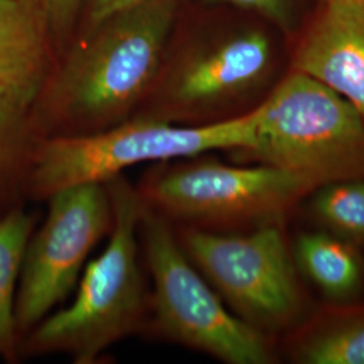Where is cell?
<instances>
[{"mask_svg":"<svg viewBox=\"0 0 364 364\" xmlns=\"http://www.w3.org/2000/svg\"><path fill=\"white\" fill-rule=\"evenodd\" d=\"M176 0H147L112 15L68 55L34 102L37 138L107 130L129 119L162 68Z\"/></svg>","mask_w":364,"mask_h":364,"instance_id":"cell-1","label":"cell"},{"mask_svg":"<svg viewBox=\"0 0 364 364\" xmlns=\"http://www.w3.org/2000/svg\"><path fill=\"white\" fill-rule=\"evenodd\" d=\"M114 221L105 251L88 263L69 306L50 313L28 333L30 355L65 353L93 364L111 346L146 329L150 290L142 270V201L123 176L107 182Z\"/></svg>","mask_w":364,"mask_h":364,"instance_id":"cell-2","label":"cell"},{"mask_svg":"<svg viewBox=\"0 0 364 364\" xmlns=\"http://www.w3.org/2000/svg\"><path fill=\"white\" fill-rule=\"evenodd\" d=\"M259 105L220 122L185 126L156 117H134L107 130L41 138L33 147L23 191L48 200L81 183H105L135 165L225 151L234 154L254 144Z\"/></svg>","mask_w":364,"mask_h":364,"instance_id":"cell-3","label":"cell"},{"mask_svg":"<svg viewBox=\"0 0 364 364\" xmlns=\"http://www.w3.org/2000/svg\"><path fill=\"white\" fill-rule=\"evenodd\" d=\"M231 156L282 170L313 189L364 177V117L323 82L289 69L259 105L254 144Z\"/></svg>","mask_w":364,"mask_h":364,"instance_id":"cell-4","label":"cell"},{"mask_svg":"<svg viewBox=\"0 0 364 364\" xmlns=\"http://www.w3.org/2000/svg\"><path fill=\"white\" fill-rule=\"evenodd\" d=\"M154 165L135 189L144 207L174 227L237 232L289 221L313 189L282 170L209 154Z\"/></svg>","mask_w":364,"mask_h":364,"instance_id":"cell-5","label":"cell"},{"mask_svg":"<svg viewBox=\"0 0 364 364\" xmlns=\"http://www.w3.org/2000/svg\"><path fill=\"white\" fill-rule=\"evenodd\" d=\"M139 240L151 278L146 328L221 363L281 362L279 338L237 317L186 257L174 227L144 204Z\"/></svg>","mask_w":364,"mask_h":364,"instance_id":"cell-6","label":"cell"},{"mask_svg":"<svg viewBox=\"0 0 364 364\" xmlns=\"http://www.w3.org/2000/svg\"><path fill=\"white\" fill-rule=\"evenodd\" d=\"M287 224L274 221L237 232L173 225L183 252L224 304L278 338L316 305L293 257Z\"/></svg>","mask_w":364,"mask_h":364,"instance_id":"cell-7","label":"cell"},{"mask_svg":"<svg viewBox=\"0 0 364 364\" xmlns=\"http://www.w3.org/2000/svg\"><path fill=\"white\" fill-rule=\"evenodd\" d=\"M49 210L31 235L19 278L15 316L26 335L73 291L90 252L114 221L105 183H81L55 192Z\"/></svg>","mask_w":364,"mask_h":364,"instance_id":"cell-8","label":"cell"},{"mask_svg":"<svg viewBox=\"0 0 364 364\" xmlns=\"http://www.w3.org/2000/svg\"><path fill=\"white\" fill-rule=\"evenodd\" d=\"M275 54L259 31L225 39L193 53L164 81L165 108L156 119L197 126L242 115L235 108L273 90Z\"/></svg>","mask_w":364,"mask_h":364,"instance_id":"cell-9","label":"cell"},{"mask_svg":"<svg viewBox=\"0 0 364 364\" xmlns=\"http://www.w3.org/2000/svg\"><path fill=\"white\" fill-rule=\"evenodd\" d=\"M290 69L323 82L364 117V1L323 4L299 39Z\"/></svg>","mask_w":364,"mask_h":364,"instance_id":"cell-10","label":"cell"},{"mask_svg":"<svg viewBox=\"0 0 364 364\" xmlns=\"http://www.w3.org/2000/svg\"><path fill=\"white\" fill-rule=\"evenodd\" d=\"M279 351L293 364H364V299L316 302L279 338Z\"/></svg>","mask_w":364,"mask_h":364,"instance_id":"cell-11","label":"cell"},{"mask_svg":"<svg viewBox=\"0 0 364 364\" xmlns=\"http://www.w3.org/2000/svg\"><path fill=\"white\" fill-rule=\"evenodd\" d=\"M38 0H0V85L37 99L49 76Z\"/></svg>","mask_w":364,"mask_h":364,"instance_id":"cell-12","label":"cell"},{"mask_svg":"<svg viewBox=\"0 0 364 364\" xmlns=\"http://www.w3.org/2000/svg\"><path fill=\"white\" fill-rule=\"evenodd\" d=\"M290 237L299 274L323 302L364 299L362 248L309 225Z\"/></svg>","mask_w":364,"mask_h":364,"instance_id":"cell-13","label":"cell"},{"mask_svg":"<svg viewBox=\"0 0 364 364\" xmlns=\"http://www.w3.org/2000/svg\"><path fill=\"white\" fill-rule=\"evenodd\" d=\"M36 216L21 208L0 218V359H13L18 350L15 304L27 245Z\"/></svg>","mask_w":364,"mask_h":364,"instance_id":"cell-14","label":"cell"},{"mask_svg":"<svg viewBox=\"0 0 364 364\" xmlns=\"http://www.w3.org/2000/svg\"><path fill=\"white\" fill-rule=\"evenodd\" d=\"M306 225L344 239L364 251V177L316 186L299 204Z\"/></svg>","mask_w":364,"mask_h":364,"instance_id":"cell-15","label":"cell"},{"mask_svg":"<svg viewBox=\"0 0 364 364\" xmlns=\"http://www.w3.org/2000/svg\"><path fill=\"white\" fill-rule=\"evenodd\" d=\"M34 99L0 85V203L25 185L27 166L37 136L33 130Z\"/></svg>","mask_w":364,"mask_h":364,"instance_id":"cell-16","label":"cell"},{"mask_svg":"<svg viewBox=\"0 0 364 364\" xmlns=\"http://www.w3.org/2000/svg\"><path fill=\"white\" fill-rule=\"evenodd\" d=\"M252 10L270 19L277 26L290 28L296 18V0H209Z\"/></svg>","mask_w":364,"mask_h":364,"instance_id":"cell-17","label":"cell"},{"mask_svg":"<svg viewBox=\"0 0 364 364\" xmlns=\"http://www.w3.org/2000/svg\"><path fill=\"white\" fill-rule=\"evenodd\" d=\"M38 3L46 21L57 28H64L73 21L82 0H38Z\"/></svg>","mask_w":364,"mask_h":364,"instance_id":"cell-18","label":"cell"},{"mask_svg":"<svg viewBox=\"0 0 364 364\" xmlns=\"http://www.w3.org/2000/svg\"><path fill=\"white\" fill-rule=\"evenodd\" d=\"M144 1L147 0H93L90 14L92 26L97 27L112 15L134 7L136 4H141Z\"/></svg>","mask_w":364,"mask_h":364,"instance_id":"cell-19","label":"cell"},{"mask_svg":"<svg viewBox=\"0 0 364 364\" xmlns=\"http://www.w3.org/2000/svg\"><path fill=\"white\" fill-rule=\"evenodd\" d=\"M323 4L326 3H335V1H364V0H320Z\"/></svg>","mask_w":364,"mask_h":364,"instance_id":"cell-20","label":"cell"}]
</instances>
